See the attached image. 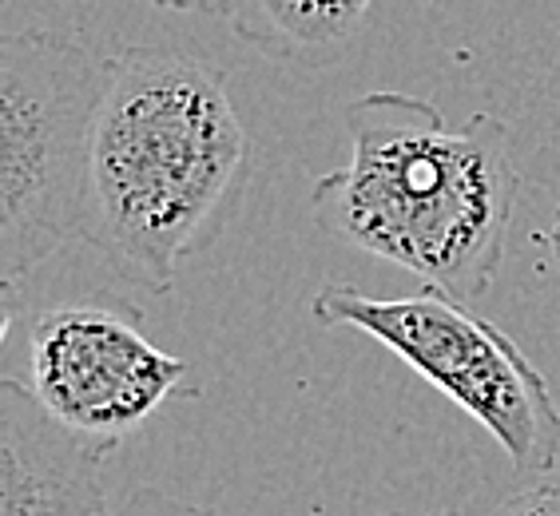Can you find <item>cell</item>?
<instances>
[{
	"label": "cell",
	"instance_id": "cell-7",
	"mask_svg": "<svg viewBox=\"0 0 560 516\" xmlns=\"http://www.w3.org/2000/svg\"><path fill=\"white\" fill-rule=\"evenodd\" d=\"M374 0H231L235 33L270 60L330 68L342 60Z\"/></svg>",
	"mask_w": 560,
	"mask_h": 516
},
{
	"label": "cell",
	"instance_id": "cell-9",
	"mask_svg": "<svg viewBox=\"0 0 560 516\" xmlns=\"http://www.w3.org/2000/svg\"><path fill=\"white\" fill-rule=\"evenodd\" d=\"M486 516H560V489L557 484H533L521 493L505 496Z\"/></svg>",
	"mask_w": 560,
	"mask_h": 516
},
{
	"label": "cell",
	"instance_id": "cell-12",
	"mask_svg": "<svg viewBox=\"0 0 560 516\" xmlns=\"http://www.w3.org/2000/svg\"><path fill=\"white\" fill-rule=\"evenodd\" d=\"M370 516H438V513H370Z\"/></svg>",
	"mask_w": 560,
	"mask_h": 516
},
{
	"label": "cell",
	"instance_id": "cell-3",
	"mask_svg": "<svg viewBox=\"0 0 560 516\" xmlns=\"http://www.w3.org/2000/svg\"><path fill=\"white\" fill-rule=\"evenodd\" d=\"M112 56L28 28L0 44V274L16 291L68 238H84L92 136Z\"/></svg>",
	"mask_w": 560,
	"mask_h": 516
},
{
	"label": "cell",
	"instance_id": "cell-11",
	"mask_svg": "<svg viewBox=\"0 0 560 516\" xmlns=\"http://www.w3.org/2000/svg\"><path fill=\"white\" fill-rule=\"evenodd\" d=\"M540 238H545V247L552 250V262L560 267V203H557V215H552V226Z\"/></svg>",
	"mask_w": 560,
	"mask_h": 516
},
{
	"label": "cell",
	"instance_id": "cell-8",
	"mask_svg": "<svg viewBox=\"0 0 560 516\" xmlns=\"http://www.w3.org/2000/svg\"><path fill=\"white\" fill-rule=\"evenodd\" d=\"M104 516H219L203 505H187L179 496L160 493V489H136L124 505L108 508Z\"/></svg>",
	"mask_w": 560,
	"mask_h": 516
},
{
	"label": "cell",
	"instance_id": "cell-5",
	"mask_svg": "<svg viewBox=\"0 0 560 516\" xmlns=\"http://www.w3.org/2000/svg\"><path fill=\"white\" fill-rule=\"evenodd\" d=\"M24 382L60 425L119 445L179 394L191 362L167 354L140 326L136 306L112 298L60 302L28 322Z\"/></svg>",
	"mask_w": 560,
	"mask_h": 516
},
{
	"label": "cell",
	"instance_id": "cell-10",
	"mask_svg": "<svg viewBox=\"0 0 560 516\" xmlns=\"http://www.w3.org/2000/svg\"><path fill=\"white\" fill-rule=\"evenodd\" d=\"M155 4H163V9L187 12V9H226L231 0H155Z\"/></svg>",
	"mask_w": 560,
	"mask_h": 516
},
{
	"label": "cell",
	"instance_id": "cell-4",
	"mask_svg": "<svg viewBox=\"0 0 560 516\" xmlns=\"http://www.w3.org/2000/svg\"><path fill=\"white\" fill-rule=\"evenodd\" d=\"M311 310L326 330L346 326L398 354L465 409L501 445L513 469L545 473L560 461V409L549 377L501 326L462 298L438 286H421L406 298H370L346 282H330L314 294Z\"/></svg>",
	"mask_w": 560,
	"mask_h": 516
},
{
	"label": "cell",
	"instance_id": "cell-2",
	"mask_svg": "<svg viewBox=\"0 0 560 516\" xmlns=\"http://www.w3.org/2000/svg\"><path fill=\"white\" fill-rule=\"evenodd\" d=\"M247 131L207 56L131 44L112 56L88 167L84 243L151 294L175 286L247 167Z\"/></svg>",
	"mask_w": 560,
	"mask_h": 516
},
{
	"label": "cell",
	"instance_id": "cell-6",
	"mask_svg": "<svg viewBox=\"0 0 560 516\" xmlns=\"http://www.w3.org/2000/svg\"><path fill=\"white\" fill-rule=\"evenodd\" d=\"M112 453L44 413L16 377L0 382V516H104Z\"/></svg>",
	"mask_w": 560,
	"mask_h": 516
},
{
	"label": "cell",
	"instance_id": "cell-1",
	"mask_svg": "<svg viewBox=\"0 0 560 516\" xmlns=\"http://www.w3.org/2000/svg\"><path fill=\"white\" fill-rule=\"evenodd\" d=\"M346 136L350 160L314 179V223L453 298H486L521 195L505 119L450 128L430 99L377 87L346 108Z\"/></svg>",
	"mask_w": 560,
	"mask_h": 516
}]
</instances>
